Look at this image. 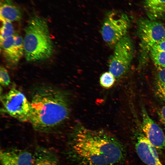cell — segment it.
<instances>
[{
    "label": "cell",
    "instance_id": "cell-7",
    "mask_svg": "<svg viewBox=\"0 0 165 165\" xmlns=\"http://www.w3.org/2000/svg\"><path fill=\"white\" fill-rule=\"evenodd\" d=\"M137 24L138 36L144 51L149 52L155 44L165 38V27L158 21L141 17Z\"/></svg>",
    "mask_w": 165,
    "mask_h": 165
},
{
    "label": "cell",
    "instance_id": "cell-8",
    "mask_svg": "<svg viewBox=\"0 0 165 165\" xmlns=\"http://www.w3.org/2000/svg\"><path fill=\"white\" fill-rule=\"evenodd\" d=\"M142 129L145 137L156 148L165 150V135L161 128L150 117L144 107L141 108Z\"/></svg>",
    "mask_w": 165,
    "mask_h": 165
},
{
    "label": "cell",
    "instance_id": "cell-21",
    "mask_svg": "<svg viewBox=\"0 0 165 165\" xmlns=\"http://www.w3.org/2000/svg\"><path fill=\"white\" fill-rule=\"evenodd\" d=\"M158 114L160 122L165 128V105L159 110Z\"/></svg>",
    "mask_w": 165,
    "mask_h": 165
},
{
    "label": "cell",
    "instance_id": "cell-6",
    "mask_svg": "<svg viewBox=\"0 0 165 165\" xmlns=\"http://www.w3.org/2000/svg\"><path fill=\"white\" fill-rule=\"evenodd\" d=\"M3 106L10 116L22 122L29 121L31 105L25 95L15 88L1 97Z\"/></svg>",
    "mask_w": 165,
    "mask_h": 165
},
{
    "label": "cell",
    "instance_id": "cell-3",
    "mask_svg": "<svg viewBox=\"0 0 165 165\" xmlns=\"http://www.w3.org/2000/svg\"><path fill=\"white\" fill-rule=\"evenodd\" d=\"M24 31V54L27 61H42L51 56L53 44L45 18L36 14L32 15Z\"/></svg>",
    "mask_w": 165,
    "mask_h": 165
},
{
    "label": "cell",
    "instance_id": "cell-18",
    "mask_svg": "<svg viewBox=\"0 0 165 165\" xmlns=\"http://www.w3.org/2000/svg\"><path fill=\"white\" fill-rule=\"evenodd\" d=\"M116 79L114 75L109 71L104 73L101 76L100 82L103 87L109 88L114 84Z\"/></svg>",
    "mask_w": 165,
    "mask_h": 165
},
{
    "label": "cell",
    "instance_id": "cell-17",
    "mask_svg": "<svg viewBox=\"0 0 165 165\" xmlns=\"http://www.w3.org/2000/svg\"><path fill=\"white\" fill-rule=\"evenodd\" d=\"M0 29V40L3 41L6 37L14 35V30L11 22L2 21Z\"/></svg>",
    "mask_w": 165,
    "mask_h": 165
},
{
    "label": "cell",
    "instance_id": "cell-19",
    "mask_svg": "<svg viewBox=\"0 0 165 165\" xmlns=\"http://www.w3.org/2000/svg\"><path fill=\"white\" fill-rule=\"evenodd\" d=\"M0 82L3 86H7L10 83V79L6 69L1 67L0 68Z\"/></svg>",
    "mask_w": 165,
    "mask_h": 165
},
{
    "label": "cell",
    "instance_id": "cell-12",
    "mask_svg": "<svg viewBox=\"0 0 165 165\" xmlns=\"http://www.w3.org/2000/svg\"><path fill=\"white\" fill-rule=\"evenodd\" d=\"M22 13L19 8L11 0H2L0 2V19L1 21H19Z\"/></svg>",
    "mask_w": 165,
    "mask_h": 165
},
{
    "label": "cell",
    "instance_id": "cell-20",
    "mask_svg": "<svg viewBox=\"0 0 165 165\" xmlns=\"http://www.w3.org/2000/svg\"><path fill=\"white\" fill-rule=\"evenodd\" d=\"M151 50L165 52V38L155 44L150 51Z\"/></svg>",
    "mask_w": 165,
    "mask_h": 165
},
{
    "label": "cell",
    "instance_id": "cell-10",
    "mask_svg": "<svg viewBox=\"0 0 165 165\" xmlns=\"http://www.w3.org/2000/svg\"><path fill=\"white\" fill-rule=\"evenodd\" d=\"M136 152L141 160L147 165H163L156 148L145 136L138 137L135 145Z\"/></svg>",
    "mask_w": 165,
    "mask_h": 165
},
{
    "label": "cell",
    "instance_id": "cell-9",
    "mask_svg": "<svg viewBox=\"0 0 165 165\" xmlns=\"http://www.w3.org/2000/svg\"><path fill=\"white\" fill-rule=\"evenodd\" d=\"M3 55L8 63L17 64L24 54V39L18 34H14L5 38L0 43Z\"/></svg>",
    "mask_w": 165,
    "mask_h": 165
},
{
    "label": "cell",
    "instance_id": "cell-16",
    "mask_svg": "<svg viewBox=\"0 0 165 165\" xmlns=\"http://www.w3.org/2000/svg\"><path fill=\"white\" fill-rule=\"evenodd\" d=\"M150 57L156 67L165 68V52L151 50Z\"/></svg>",
    "mask_w": 165,
    "mask_h": 165
},
{
    "label": "cell",
    "instance_id": "cell-11",
    "mask_svg": "<svg viewBox=\"0 0 165 165\" xmlns=\"http://www.w3.org/2000/svg\"><path fill=\"white\" fill-rule=\"evenodd\" d=\"M2 165H33L34 156L29 152L20 149L1 150Z\"/></svg>",
    "mask_w": 165,
    "mask_h": 165
},
{
    "label": "cell",
    "instance_id": "cell-4",
    "mask_svg": "<svg viewBox=\"0 0 165 165\" xmlns=\"http://www.w3.org/2000/svg\"><path fill=\"white\" fill-rule=\"evenodd\" d=\"M134 45L131 38L126 35L114 46L108 64L109 72L118 79L129 70L133 58Z\"/></svg>",
    "mask_w": 165,
    "mask_h": 165
},
{
    "label": "cell",
    "instance_id": "cell-5",
    "mask_svg": "<svg viewBox=\"0 0 165 165\" xmlns=\"http://www.w3.org/2000/svg\"><path fill=\"white\" fill-rule=\"evenodd\" d=\"M130 25L127 15L117 11L108 13L101 28L103 39L109 46H114L127 35Z\"/></svg>",
    "mask_w": 165,
    "mask_h": 165
},
{
    "label": "cell",
    "instance_id": "cell-2",
    "mask_svg": "<svg viewBox=\"0 0 165 165\" xmlns=\"http://www.w3.org/2000/svg\"><path fill=\"white\" fill-rule=\"evenodd\" d=\"M30 101L31 109L29 121L38 131H54L69 116L68 94L56 87L47 85L37 86L32 91Z\"/></svg>",
    "mask_w": 165,
    "mask_h": 165
},
{
    "label": "cell",
    "instance_id": "cell-1",
    "mask_svg": "<svg viewBox=\"0 0 165 165\" xmlns=\"http://www.w3.org/2000/svg\"><path fill=\"white\" fill-rule=\"evenodd\" d=\"M69 151L82 165H112L122 162L125 152L115 136L103 130L90 129L78 123L70 136Z\"/></svg>",
    "mask_w": 165,
    "mask_h": 165
},
{
    "label": "cell",
    "instance_id": "cell-15",
    "mask_svg": "<svg viewBox=\"0 0 165 165\" xmlns=\"http://www.w3.org/2000/svg\"><path fill=\"white\" fill-rule=\"evenodd\" d=\"M154 84L156 95L160 99L165 101V68L157 67Z\"/></svg>",
    "mask_w": 165,
    "mask_h": 165
},
{
    "label": "cell",
    "instance_id": "cell-14",
    "mask_svg": "<svg viewBox=\"0 0 165 165\" xmlns=\"http://www.w3.org/2000/svg\"><path fill=\"white\" fill-rule=\"evenodd\" d=\"M33 165H60L56 156L51 151L44 148L38 149L34 155Z\"/></svg>",
    "mask_w": 165,
    "mask_h": 165
},
{
    "label": "cell",
    "instance_id": "cell-13",
    "mask_svg": "<svg viewBox=\"0 0 165 165\" xmlns=\"http://www.w3.org/2000/svg\"><path fill=\"white\" fill-rule=\"evenodd\" d=\"M143 6L150 19L157 21L165 17V0H144Z\"/></svg>",
    "mask_w": 165,
    "mask_h": 165
}]
</instances>
